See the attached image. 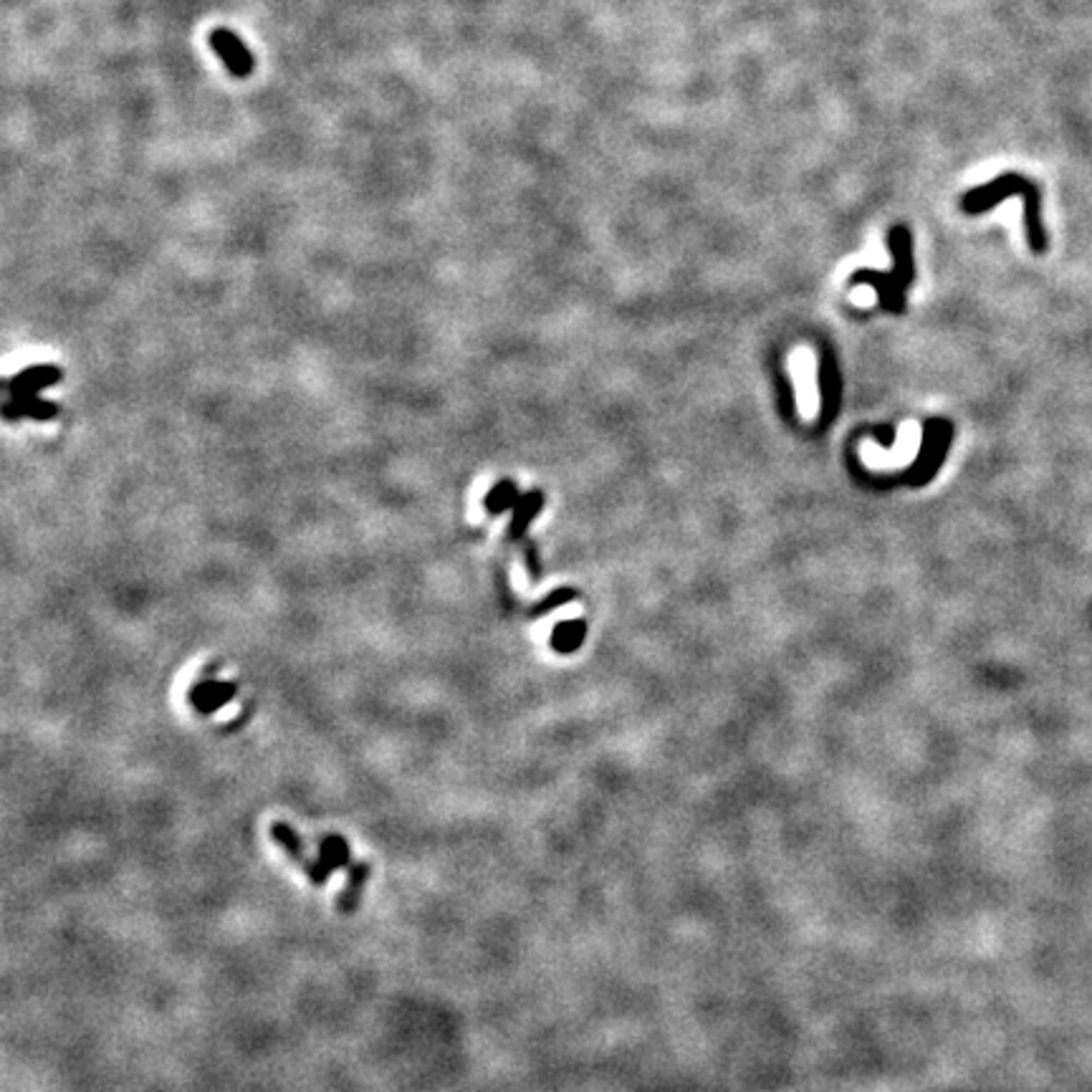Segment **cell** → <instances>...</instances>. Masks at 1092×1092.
Masks as SVG:
<instances>
[{
    "label": "cell",
    "instance_id": "obj_14",
    "mask_svg": "<svg viewBox=\"0 0 1092 1092\" xmlns=\"http://www.w3.org/2000/svg\"><path fill=\"white\" fill-rule=\"evenodd\" d=\"M572 600H577V589H572V587H559V589H555V592L546 594L542 602H536V607L531 610V617H542V615L551 613V610L562 607V604L572 602Z\"/></svg>",
    "mask_w": 1092,
    "mask_h": 1092
},
{
    "label": "cell",
    "instance_id": "obj_15",
    "mask_svg": "<svg viewBox=\"0 0 1092 1092\" xmlns=\"http://www.w3.org/2000/svg\"><path fill=\"white\" fill-rule=\"evenodd\" d=\"M523 562H527V570H529V577L538 582L542 579V562H538V551H536V544L534 542H527L523 544Z\"/></svg>",
    "mask_w": 1092,
    "mask_h": 1092
},
{
    "label": "cell",
    "instance_id": "obj_12",
    "mask_svg": "<svg viewBox=\"0 0 1092 1092\" xmlns=\"http://www.w3.org/2000/svg\"><path fill=\"white\" fill-rule=\"evenodd\" d=\"M585 635H587V625L582 620L559 622L555 632H551V647H555L557 653H574L582 645Z\"/></svg>",
    "mask_w": 1092,
    "mask_h": 1092
},
{
    "label": "cell",
    "instance_id": "obj_9",
    "mask_svg": "<svg viewBox=\"0 0 1092 1092\" xmlns=\"http://www.w3.org/2000/svg\"><path fill=\"white\" fill-rule=\"evenodd\" d=\"M542 508H544V493L542 491L523 493V496L519 499V504L514 506V519H512V529H508V538H512V542H519V538L527 536L529 523L534 521L538 514H542Z\"/></svg>",
    "mask_w": 1092,
    "mask_h": 1092
},
{
    "label": "cell",
    "instance_id": "obj_7",
    "mask_svg": "<svg viewBox=\"0 0 1092 1092\" xmlns=\"http://www.w3.org/2000/svg\"><path fill=\"white\" fill-rule=\"evenodd\" d=\"M233 698H236V686H233V683L202 681L193 688L191 703L195 705V711L206 713L208 716V713H215L218 709H223L225 703H230Z\"/></svg>",
    "mask_w": 1092,
    "mask_h": 1092
},
{
    "label": "cell",
    "instance_id": "obj_10",
    "mask_svg": "<svg viewBox=\"0 0 1092 1092\" xmlns=\"http://www.w3.org/2000/svg\"><path fill=\"white\" fill-rule=\"evenodd\" d=\"M319 860H322L330 872L347 868L352 863V850H349V842L339 835H326L319 840Z\"/></svg>",
    "mask_w": 1092,
    "mask_h": 1092
},
{
    "label": "cell",
    "instance_id": "obj_4",
    "mask_svg": "<svg viewBox=\"0 0 1092 1092\" xmlns=\"http://www.w3.org/2000/svg\"><path fill=\"white\" fill-rule=\"evenodd\" d=\"M208 41L218 54V58H221V61L225 64V69H228L233 76L243 79V76L253 74V69H256V58H253L251 48L240 41L238 33L228 31V28H215V31L210 33Z\"/></svg>",
    "mask_w": 1092,
    "mask_h": 1092
},
{
    "label": "cell",
    "instance_id": "obj_13",
    "mask_svg": "<svg viewBox=\"0 0 1092 1092\" xmlns=\"http://www.w3.org/2000/svg\"><path fill=\"white\" fill-rule=\"evenodd\" d=\"M822 390H825V418H832L837 400H840V380H837V367L829 354H825V362H822Z\"/></svg>",
    "mask_w": 1092,
    "mask_h": 1092
},
{
    "label": "cell",
    "instance_id": "obj_8",
    "mask_svg": "<svg viewBox=\"0 0 1092 1092\" xmlns=\"http://www.w3.org/2000/svg\"><path fill=\"white\" fill-rule=\"evenodd\" d=\"M373 878V865L369 863H356L352 865V870H349V880L347 885L341 887V895L337 900V913L339 915H352L356 906H360L362 895H364V885H367V880Z\"/></svg>",
    "mask_w": 1092,
    "mask_h": 1092
},
{
    "label": "cell",
    "instance_id": "obj_2",
    "mask_svg": "<svg viewBox=\"0 0 1092 1092\" xmlns=\"http://www.w3.org/2000/svg\"><path fill=\"white\" fill-rule=\"evenodd\" d=\"M1032 191H1037L1035 182L1022 178V174L1017 172H1007L984 182V185L974 187V191H968L964 198H961V210H964L966 215H981L986 213V210L999 206V202L1011 198V195H1022L1024 198V195H1030Z\"/></svg>",
    "mask_w": 1092,
    "mask_h": 1092
},
{
    "label": "cell",
    "instance_id": "obj_5",
    "mask_svg": "<svg viewBox=\"0 0 1092 1092\" xmlns=\"http://www.w3.org/2000/svg\"><path fill=\"white\" fill-rule=\"evenodd\" d=\"M64 380V369L56 364H33V367L20 369L16 377L5 382L9 395H39L41 390L54 388L56 382Z\"/></svg>",
    "mask_w": 1092,
    "mask_h": 1092
},
{
    "label": "cell",
    "instance_id": "obj_1",
    "mask_svg": "<svg viewBox=\"0 0 1092 1092\" xmlns=\"http://www.w3.org/2000/svg\"><path fill=\"white\" fill-rule=\"evenodd\" d=\"M887 246H891V253L895 258V268L891 274L880 271H855L850 283L853 286H860V283H868V286L878 289L880 304L883 309L893 311V314H900L906 311V289L913 283L915 268H913V236L906 225H895L887 233Z\"/></svg>",
    "mask_w": 1092,
    "mask_h": 1092
},
{
    "label": "cell",
    "instance_id": "obj_3",
    "mask_svg": "<svg viewBox=\"0 0 1092 1092\" xmlns=\"http://www.w3.org/2000/svg\"><path fill=\"white\" fill-rule=\"evenodd\" d=\"M271 837H274V842L283 850V853H286L291 860H294L298 868L304 870V876L311 880V885L322 887V885L330 883V878L334 876V872H330V868H326L319 857L314 860V857L307 855V844H304L302 835H298L296 829L289 825V822H274Z\"/></svg>",
    "mask_w": 1092,
    "mask_h": 1092
},
{
    "label": "cell",
    "instance_id": "obj_6",
    "mask_svg": "<svg viewBox=\"0 0 1092 1092\" xmlns=\"http://www.w3.org/2000/svg\"><path fill=\"white\" fill-rule=\"evenodd\" d=\"M56 415H58V407L39 395H13V397L5 400V405H3L5 420L31 418V420L43 422V420H54Z\"/></svg>",
    "mask_w": 1092,
    "mask_h": 1092
},
{
    "label": "cell",
    "instance_id": "obj_11",
    "mask_svg": "<svg viewBox=\"0 0 1092 1092\" xmlns=\"http://www.w3.org/2000/svg\"><path fill=\"white\" fill-rule=\"evenodd\" d=\"M519 499H521L519 496V489H516L514 480L512 478H504V480H499V484L493 486V489L489 493H486L484 508L491 516H499V514H504V512H508V508H514L516 504H519Z\"/></svg>",
    "mask_w": 1092,
    "mask_h": 1092
}]
</instances>
